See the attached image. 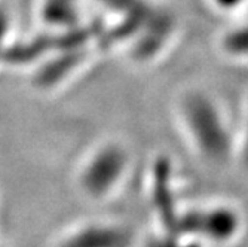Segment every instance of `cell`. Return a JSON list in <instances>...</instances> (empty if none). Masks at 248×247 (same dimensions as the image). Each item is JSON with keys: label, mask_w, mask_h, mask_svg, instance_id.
Returning <instances> with one entry per match:
<instances>
[{"label": "cell", "mask_w": 248, "mask_h": 247, "mask_svg": "<svg viewBox=\"0 0 248 247\" xmlns=\"http://www.w3.org/2000/svg\"><path fill=\"white\" fill-rule=\"evenodd\" d=\"M190 222V231L202 232L214 240H226L232 237L239 227V217L235 210L228 206H214L192 212L186 216Z\"/></svg>", "instance_id": "obj_3"}, {"label": "cell", "mask_w": 248, "mask_h": 247, "mask_svg": "<svg viewBox=\"0 0 248 247\" xmlns=\"http://www.w3.org/2000/svg\"><path fill=\"white\" fill-rule=\"evenodd\" d=\"M210 6L223 15H233L248 6V0H208Z\"/></svg>", "instance_id": "obj_6"}, {"label": "cell", "mask_w": 248, "mask_h": 247, "mask_svg": "<svg viewBox=\"0 0 248 247\" xmlns=\"http://www.w3.org/2000/svg\"><path fill=\"white\" fill-rule=\"evenodd\" d=\"M236 155H238V158H241L244 165L248 167V107H247V114L244 118L241 137H236Z\"/></svg>", "instance_id": "obj_7"}, {"label": "cell", "mask_w": 248, "mask_h": 247, "mask_svg": "<svg viewBox=\"0 0 248 247\" xmlns=\"http://www.w3.org/2000/svg\"><path fill=\"white\" fill-rule=\"evenodd\" d=\"M177 112L189 143L202 160L224 165L236 155V137L216 97L192 89L180 97Z\"/></svg>", "instance_id": "obj_1"}, {"label": "cell", "mask_w": 248, "mask_h": 247, "mask_svg": "<svg viewBox=\"0 0 248 247\" xmlns=\"http://www.w3.org/2000/svg\"><path fill=\"white\" fill-rule=\"evenodd\" d=\"M220 52L236 63H248V21L231 26L218 39Z\"/></svg>", "instance_id": "obj_4"}, {"label": "cell", "mask_w": 248, "mask_h": 247, "mask_svg": "<svg viewBox=\"0 0 248 247\" xmlns=\"http://www.w3.org/2000/svg\"><path fill=\"white\" fill-rule=\"evenodd\" d=\"M129 163V153L124 146L118 143L103 146L83 168V188L94 197L107 195L125 179Z\"/></svg>", "instance_id": "obj_2"}, {"label": "cell", "mask_w": 248, "mask_h": 247, "mask_svg": "<svg viewBox=\"0 0 248 247\" xmlns=\"http://www.w3.org/2000/svg\"><path fill=\"white\" fill-rule=\"evenodd\" d=\"M78 0H46L43 15L52 24L72 26L78 21Z\"/></svg>", "instance_id": "obj_5"}]
</instances>
